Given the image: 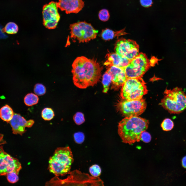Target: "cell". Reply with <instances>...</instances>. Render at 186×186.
Here are the masks:
<instances>
[{"instance_id":"6da1fadb","label":"cell","mask_w":186,"mask_h":186,"mask_svg":"<svg viewBox=\"0 0 186 186\" xmlns=\"http://www.w3.org/2000/svg\"><path fill=\"white\" fill-rule=\"evenodd\" d=\"M72 66L73 82L77 87L86 89L99 81L102 68L96 60L79 57L74 60Z\"/></svg>"},{"instance_id":"7a4b0ae2","label":"cell","mask_w":186,"mask_h":186,"mask_svg":"<svg viewBox=\"0 0 186 186\" xmlns=\"http://www.w3.org/2000/svg\"><path fill=\"white\" fill-rule=\"evenodd\" d=\"M149 124L148 120L140 117H126L118 123V133L123 143L131 145L140 141L141 133Z\"/></svg>"},{"instance_id":"3957f363","label":"cell","mask_w":186,"mask_h":186,"mask_svg":"<svg viewBox=\"0 0 186 186\" xmlns=\"http://www.w3.org/2000/svg\"><path fill=\"white\" fill-rule=\"evenodd\" d=\"M73 161L72 152L69 146L58 148L49 158V170L57 176H64L70 171Z\"/></svg>"},{"instance_id":"277c9868","label":"cell","mask_w":186,"mask_h":186,"mask_svg":"<svg viewBox=\"0 0 186 186\" xmlns=\"http://www.w3.org/2000/svg\"><path fill=\"white\" fill-rule=\"evenodd\" d=\"M160 104L169 113L179 114L186 110V94L182 88L166 89Z\"/></svg>"},{"instance_id":"5b68a950","label":"cell","mask_w":186,"mask_h":186,"mask_svg":"<svg viewBox=\"0 0 186 186\" xmlns=\"http://www.w3.org/2000/svg\"><path fill=\"white\" fill-rule=\"evenodd\" d=\"M148 92L146 83L141 78H127L121 87V98L128 100L141 99Z\"/></svg>"},{"instance_id":"8992f818","label":"cell","mask_w":186,"mask_h":186,"mask_svg":"<svg viewBox=\"0 0 186 186\" xmlns=\"http://www.w3.org/2000/svg\"><path fill=\"white\" fill-rule=\"evenodd\" d=\"M146 106L145 100L143 98L131 100L121 98L116 105L118 111L125 117L140 115L145 111Z\"/></svg>"},{"instance_id":"52a82bcc","label":"cell","mask_w":186,"mask_h":186,"mask_svg":"<svg viewBox=\"0 0 186 186\" xmlns=\"http://www.w3.org/2000/svg\"><path fill=\"white\" fill-rule=\"evenodd\" d=\"M71 37L76 39L79 42H86L96 38L98 30L92 25L85 21H80L71 24Z\"/></svg>"},{"instance_id":"ba28073f","label":"cell","mask_w":186,"mask_h":186,"mask_svg":"<svg viewBox=\"0 0 186 186\" xmlns=\"http://www.w3.org/2000/svg\"><path fill=\"white\" fill-rule=\"evenodd\" d=\"M149 66L147 56L141 52L130 61L128 64L123 68L127 78H140L146 72Z\"/></svg>"},{"instance_id":"9c48e42d","label":"cell","mask_w":186,"mask_h":186,"mask_svg":"<svg viewBox=\"0 0 186 186\" xmlns=\"http://www.w3.org/2000/svg\"><path fill=\"white\" fill-rule=\"evenodd\" d=\"M21 168L18 159L8 154L2 147L0 146V176H6L13 172L19 173Z\"/></svg>"},{"instance_id":"30bf717a","label":"cell","mask_w":186,"mask_h":186,"mask_svg":"<svg viewBox=\"0 0 186 186\" xmlns=\"http://www.w3.org/2000/svg\"><path fill=\"white\" fill-rule=\"evenodd\" d=\"M115 50L116 53L130 61L140 53L139 46L135 41L122 38L117 42Z\"/></svg>"},{"instance_id":"8fae6325","label":"cell","mask_w":186,"mask_h":186,"mask_svg":"<svg viewBox=\"0 0 186 186\" xmlns=\"http://www.w3.org/2000/svg\"><path fill=\"white\" fill-rule=\"evenodd\" d=\"M57 2L52 1L44 5L43 8V24L49 29L55 28L60 19Z\"/></svg>"},{"instance_id":"7c38bea8","label":"cell","mask_w":186,"mask_h":186,"mask_svg":"<svg viewBox=\"0 0 186 186\" xmlns=\"http://www.w3.org/2000/svg\"><path fill=\"white\" fill-rule=\"evenodd\" d=\"M9 123L12 128L13 134L22 135L26 131V127H31L34 121L32 119L27 121L20 114L14 113L12 118Z\"/></svg>"},{"instance_id":"4fadbf2b","label":"cell","mask_w":186,"mask_h":186,"mask_svg":"<svg viewBox=\"0 0 186 186\" xmlns=\"http://www.w3.org/2000/svg\"><path fill=\"white\" fill-rule=\"evenodd\" d=\"M111 76V88L115 90L121 87L127 79L123 68L114 66L109 67L106 71Z\"/></svg>"},{"instance_id":"5bb4252c","label":"cell","mask_w":186,"mask_h":186,"mask_svg":"<svg viewBox=\"0 0 186 186\" xmlns=\"http://www.w3.org/2000/svg\"><path fill=\"white\" fill-rule=\"evenodd\" d=\"M57 4L58 8L67 14L78 13L84 6L82 0H58Z\"/></svg>"},{"instance_id":"9a60e30c","label":"cell","mask_w":186,"mask_h":186,"mask_svg":"<svg viewBox=\"0 0 186 186\" xmlns=\"http://www.w3.org/2000/svg\"><path fill=\"white\" fill-rule=\"evenodd\" d=\"M130 61L127 58L116 53H113L109 55L104 65L109 66H114L123 68L128 64Z\"/></svg>"},{"instance_id":"2e32d148","label":"cell","mask_w":186,"mask_h":186,"mask_svg":"<svg viewBox=\"0 0 186 186\" xmlns=\"http://www.w3.org/2000/svg\"><path fill=\"white\" fill-rule=\"evenodd\" d=\"M14 114L12 109L8 105H5L0 109V118L7 122H9L11 120Z\"/></svg>"},{"instance_id":"e0dca14e","label":"cell","mask_w":186,"mask_h":186,"mask_svg":"<svg viewBox=\"0 0 186 186\" xmlns=\"http://www.w3.org/2000/svg\"><path fill=\"white\" fill-rule=\"evenodd\" d=\"M125 33L122 30L115 32L108 28H106L102 30L101 36L104 40H107L113 39L117 36L124 34Z\"/></svg>"},{"instance_id":"ac0fdd59","label":"cell","mask_w":186,"mask_h":186,"mask_svg":"<svg viewBox=\"0 0 186 186\" xmlns=\"http://www.w3.org/2000/svg\"><path fill=\"white\" fill-rule=\"evenodd\" d=\"M39 98L36 95L32 93L27 94L24 98V102L25 105L31 106L36 104L38 103Z\"/></svg>"},{"instance_id":"d6986e66","label":"cell","mask_w":186,"mask_h":186,"mask_svg":"<svg viewBox=\"0 0 186 186\" xmlns=\"http://www.w3.org/2000/svg\"><path fill=\"white\" fill-rule=\"evenodd\" d=\"M3 30L4 33L9 34H14L18 32V27L15 23L10 22L6 25Z\"/></svg>"},{"instance_id":"ffe728a7","label":"cell","mask_w":186,"mask_h":186,"mask_svg":"<svg viewBox=\"0 0 186 186\" xmlns=\"http://www.w3.org/2000/svg\"><path fill=\"white\" fill-rule=\"evenodd\" d=\"M54 116V112L51 108H44L42 111V117L43 119L45 120L49 121L51 120L53 118Z\"/></svg>"},{"instance_id":"44dd1931","label":"cell","mask_w":186,"mask_h":186,"mask_svg":"<svg viewBox=\"0 0 186 186\" xmlns=\"http://www.w3.org/2000/svg\"><path fill=\"white\" fill-rule=\"evenodd\" d=\"M111 78L110 75L106 72L103 76L102 83L103 86V92L106 93L109 89V87L111 83Z\"/></svg>"},{"instance_id":"7402d4cb","label":"cell","mask_w":186,"mask_h":186,"mask_svg":"<svg viewBox=\"0 0 186 186\" xmlns=\"http://www.w3.org/2000/svg\"><path fill=\"white\" fill-rule=\"evenodd\" d=\"M174 123L170 119L166 118L164 119L161 124V127L162 130L168 131L171 130L174 127Z\"/></svg>"},{"instance_id":"603a6c76","label":"cell","mask_w":186,"mask_h":186,"mask_svg":"<svg viewBox=\"0 0 186 186\" xmlns=\"http://www.w3.org/2000/svg\"><path fill=\"white\" fill-rule=\"evenodd\" d=\"M89 171L91 175L95 177L99 176L101 173V169L100 166L97 164H94L91 166L89 168Z\"/></svg>"},{"instance_id":"cb8c5ba5","label":"cell","mask_w":186,"mask_h":186,"mask_svg":"<svg viewBox=\"0 0 186 186\" xmlns=\"http://www.w3.org/2000/svg\"><path fill=\"white\" fill-rule=\"evenodd\" d=\"M46 89L43 85L40 83L36 84L34 88V92L37 95L42 96L45 94Z\"/></svg>"},{"instance_id":"d4e9b609","label":"cell","mask_w":186,"mask_h":186,"mask_svg":"<svg viewBox=\"0 0 186 186\" xmlns=\"http://www.w3.org/2000/svg\"><path fill=\"white\" fill-rule=\"evenodd\" d=\"M19 173L13 172L8 174L6 175L7 179L10 183H14L18 181L19 180Z\"/></svg>"},{"instance_id":"484cf974","label":"cell","mask_w":186,"mask_h":186,"mask_svg":"<svg viewBox=\"0 0 186 186\" xmlns=\"http://www.w3.org/2000/svg\"><path fill=\"white\" fill-rule=\"evenodd\" d=\"M98 16L99 19L103 21H106L108 20L110 17L109 11L105 9H103L100 11Z\"/></svg>"},{"instance_id":"4316f807","label":"cell","mask_w":186,"mask_h":186,"mask_svg":"<svg viewBox=\"0 0 186 186\" xmlns=\"http://www.w3.org/2000/svg\"><path fill=\"white\" fill-rule=\"evenodd\" d=\"M73 119L75 122L78 125L81 124L85 120L83 114L80 112H77L74 115Z\"/></svg>"},{"instance_id":"83f0119b","label":"cell","mask_w":186,"mask_h":186,"mask_svg":"<svg viewBox=\"0 0 186 186\" xmlns=\"http://www.w3.org/2000/svg\"><path fill=\"white\" fill-rule=\"evenodd\" d=\"M74 137L75 142L78 144L82 143L85 139L84 135L81 132L75 133L74 135Z\"/></svg>"},{"instance_id":"f1b7e54d","label":"cell","mask_w":186,"mask_h":186,"mask_svg":"<svg viewBox=\"0 0 186 186\" xmlns=\"http://www.w3.org/2000/svg\"><path fill=\"white\" fill-rule=\"evenodd\" d=\"M151 137L150 134L148 132L144 131L141 135V140L145 143H149L151 141Z\"/></svg>"},{"instance_id":"f546056e","label":"cell","mask_w":186,"mask_h":186,"mask_svg":"<svg viewBox=\"0 0 186 186\" xmlns=\"http://www.w3.org/2000/svg\"><path fill=\"white\" fill-rule=\"evenodd\" d=\"M140 2L142 6L145 7L151 6L153 3L152 0H140Z\"/></svg>"},{"instance_id":"4dcf8cb0","label":"cell","mask_w":186,"mask_h":186,"mask_svg":"<svg viewBox=\"0 0 186 186\" xmlns=\"http://www.w3.org/2000/svg\"><path fill=\"white\" fill-rule=\"evenodd\" d=\"M3 29L1 25L0 24V38H5L7 37L3 31Z\"/></svg>"},{"instance_id":"1f68e13d","label":"cell","mask_w":186,"mask_h":186,"mask_svg":"<svg viewBox=\"0 0 186 186\" xmlns=\"http://www.w3.org/2000/svg\"><path fill=\"white\" fill-rule=\"evenodd\" d=\"M149 63L150 65H151L153 66V64H155L156 62H157V59L156 58H152L151 59L150 61H149Z\"/></svg>"},{"instance_id":"d6a6232c","label":"cell","mask_w":186,"mask_h":186,"mask_svg":"<svg viewBox=\"0 0 186 186\" xmlns=\"http://www.w3.org/2000/svg\"><path fill=\"white\" fill-rule=\"evenodd\" d=\"M182 162L183 167L185 168H186V156L183 158Z\"/></svg>"}]
</instances>
